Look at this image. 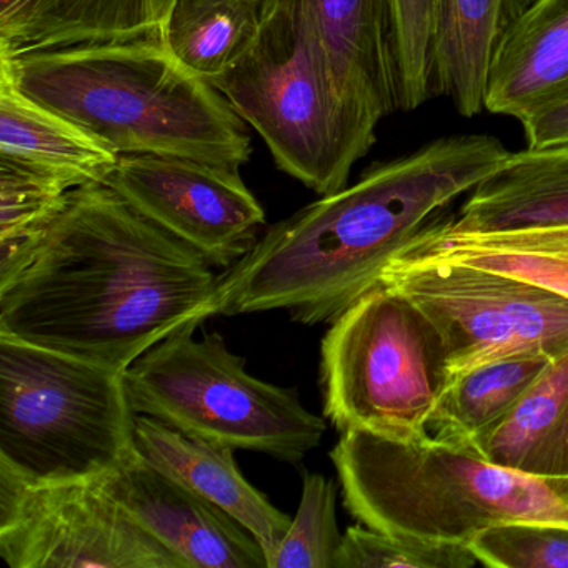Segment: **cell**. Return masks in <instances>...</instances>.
<instances>
[{"label":"cell","instance_id":"cell-30","mask_svg":"<svg viewBox=\"0 0 568 568\" xmlns=\"http://www.w3.org/2000/svg\"><path fill=\"white\" fill-rule=\"evenodd\" d=\"M38 2L39 0H0V48L14 41Z\"/></svg>","mask_w":568,"mask_h":568},{"label":"cell","instance_id":"cell-26","mask_svg":"<svg viewBox=\"0 0 568 568\" xmlns=\"http://www.w3.org/2000/svg\"><path fill=\"white\" fill-rule=\"evenodd\" d=\"M444 0H392L400 111L430 98L432 64Z\"/></svg>","mask_w":568,"mask_h":568},{"label":"cell","instance_id":"cell-24","mask_svg":"<svg viewBox=\"0 0 568 568\" xmlns=\"http://www.w3.org/2000/svg\"><path fill=\"white\" fill-rule=\"evenodd\" d=\"M71 191L58 179L0 161V287L31 261Z\"/></svg>","mask_w":568,"mask_h":568},{"label":"cell","instance_id":"cell-19","mask_svg":"<svg viewBox=\"0 0 568 568\" xmlns=\"http://www.w3.org/2000/svg\"><path fill=\"white\" fill-rule=\"evenodd\" d=\"M535 2L444 0L432 64V95L450 99L464 118L480 114L497 52Z\"/></svg>","mask_w":568,"mask_h":568},{"label":"cell","instance_id":"cell-14","mask_svg":"<svg viewBox=\"0 0 568 568\" xmlns=\"http://www.w3.org/2000/svg\"><path fill=\"white\" fill-rule=\"evenodd\" d=\"M135 448L152 467L244 525L264 547L268 567L292 518L245 480L235 464L234 448L192 437L148 415L135 418Z\"/></svg>","mask_w":568,"mask_h":568},{"label":"cell","instance_id":"cell-13","mask_svg":"<svg viewBox=\"0 0 568 568\" xmlns=\"http://www.w3.org/2000/svg\"><path fill=\"white\" fill-rule=\"evenodd\" d=\"M342 99L372 121L400 109L392 0H302Z\"/></svg>","mask_w":568,"mask_h":568},{"label":"cell","instance_id":"cell-6","mask_svg":"<svg viewBox=\"0 0 568 568\" xmlns=\"http://www.w3.org/2000/svg\"><path fill=\"white\" fill-rule=\"evenodd\" d=\"M124 372L0 335V468L34 484L95 480L135 454Z\"/></svg>","mask_w":568,"mask_h":568},{"label":"cell","instance_id":"cell-25","mask_svg":"<svg viewBox=\"0 0 568 568\" xmlns=\"http://www.w3.org/2000/svg\"><path fill=\"white\" fill-rule=\"evenodd\" d=\"M337 488L322 474H305L297 514L268 560V568H334L342 544Z\"/></svg>","mask_w":568,"mask_h":568},{"label":"cell","instance_id":"cell-20","mask_svg":"<svg viewBox=\"0 0 568 568\" xmlns=\"http://www.w3.org/2000/svg\"><path fill=\"white\" fill-rule=\"evenodd\" d=\"M470 454L531 477L568 478V348Z\"/></svg>","mask_w":568,"mask_h":568},{"label":"cell","instance_id":"cell-9","mask_svg":"<svg viewBox=\"0 0 568 568\" xmlns=\"http://www.w3.org/2000/svg\"><path fill=\"white\" fill-rule=\"evenodd\" d=\"M382 284L437 328L452 375L524 352L568 348V297L501 272L454 262L390 264Z\"/></svg>","mask_w":568,"mask_h":568},{"label":"cell","instance_id":"cell-11","mask_svg":"<svg viewBox=\"0 0 568 568\" xmlns=\"http://www.w3.org/2000/svg\"><path fill=\"white\" fill-rule=\"evenodd\" d=\"M104 185L169 234L232 267L257 244L265 211L241 171L191 159L119 155Z\"/></svg>","mask_w":568,"mask_h":568},{"label":"cell","instance_id":"cell-1","mask_svg":"<svg viewBox=\"0 0 568 568\" xmlns=\"http://www.w3.org/2000/svg\"><path fill=\"white\" fill-rule=\"evenodd\" d=\"M222 275L104 184L69 192L21 274L0 287V335L125 372L219 315Z\"/></svg>","mask_w":568,"mask_h":568},{"label":"cell","instance_id":"cell-16","mask_svg":"<svg viewBox=\"0 0 568 568\" xmlns=\"http://www.w3.org/2000/svg\"><path fill=\"white\" fill-rule=\"evenodd\" d=\"M118 158L91 132L24 94L0 68V161L78 189L104 184Z\"/></svg>","mask_w":568,"mask_h":568},{"label":"cell","instance_id":"cell-27","mask_svg":"<svg viewBox=\"0 0 568 568\" xmlns=\"http://www.w3.org/2000/svg\"><path fill=\"white\" fill-rule=\"evenodd\" d=\"M467 545L428 544L354 525L345 530L334 568H471Z\"/></svg>","mask_w":568,"mask_h":568},{"label":"cell","instance_id":"cell-10","mask_svg":"<svg viewBox=\"0 0 568 568\" xmlns=\"http://www.w3.org/2000/svg\"><path fill=\"white\" fill-rule=\"evenodd\" d=\"M102 478L34 484L0 468V558L11 568H185Z\"/></svg>","mask_w":568,"mask_h":568},{"label":"cell","instance_id":"cell-12","mask_svg":"<svg viewBox=\"0 0 568 568\" xmlns=\"http://www.w3.org/2000/svg\"><path fill=\"white\" fill-rule=\"evenodd\" d=\"M102 484L185 568H268L264 547L244 525L139 452Z\"/></svg>","mask_w":568,"mask_h":568},{"label":"cell","instance_id":"cell-7","mask_svg":"<svg viewBox=\"0 0 568 568\" xmlns=\"http://www.w3.org/2000/svg\"><path fill=\"white\" fill-rule=\"evenodd\" d=\"M197 327L169 335L124 372L135 414L234 450L301 464L321 445L324 418L302 405L295 388L248 374L222 335L195 338Z\"/></svg>","mask_w":568,"mask_h":568},{"label":"cell","instance_id":"cell-22","mask_svg":"<svg viewBox=\"0 0 568 568\" xmlns=\"http://www.w3.org/2000/svg\"><path fill=\"white\" fill-rule=\"evenodd\" d=\"M551 358L524 352L452 375L432 415V437L470 452L504 422Z\"/></svg>","mask_w":568,"mask_h":568},{"label":"cell","instance_id":"cell-29","mask_svg":"<svg viewBox=\"0 0 568 568\" xmlns=\"http://www.w3.org/2000/svg\"><path fill=\"white\" fill-rule=\"evenodd\" d=\"M521 128L527 139V148L568 144V102L531 115L521 122Z\"/></svg>","mask_w":568,"mask_h":568},{"label":"cell","instance_id":"cell-5","mask_svg":"<svg viewBox=\"0 0 568 568\" xmlns=\"http://www.w3.org/2000/svg\"><path fill=\"white\" fill-rule=\"evenodd\" d=\"M211 84L275 165L322 197L347 187L375 144L378 122L342 99L302 0H268L254 44Z\"/></svg>","mask_w":568,"mask_h":568},{"label":"cell","instance_id":"cell-4","mask_svg":"<svg viewBox=\"0 0 568 568\" xmlns=\"http://www.w3.org/2000/svg\"><path fill=\"white\" fill-rule=\"evenodd\" d=\"M331 460L352 517L382 534L467 545L508 521L568 524V478H538L422 438L344 432Z\"/></svg>","mask_w":568,"mask_h":568},{"label":"cell","instance_id":"cell-8","mask_svg":"<svg viewBox=\"0 0 568 568\" xmlns=\"http://www.w3.org/2000/svg\"><path fill=\"white\" fill-rule=\"evenodd\" d=\"M321 378L325 417L341 434L417 442L430 435L450 371L434 324L381 282L332 322Z\"/></svg>","mask_w":568,"mask_h":568},{"label":"cell","instance_id":"cell-21","mask_svg":"<svg viewBox=\"0 0 568 568\" xmlns=\"http://www.w3.org/2000/svg\"><path fill=\"white\" fill-rule=\"evenodd\" d=\"M175 0H39L0 58L109 42L165 41Z\"/></svg>","mask_w":568,"mask_h":568},{"label":"cell","instance_id":"cell-15","mask_svg":"<svg viewBox=\"0 0 568 568\" xmlns=\"http://www.w3.org/2000/svg\"><path fill=\"white\" fill-rule=\"evenodd\" d=\"M568 102V0H537L508 32L485 109L518 122Z\"/></svg>","mask_w":568,"mask_h":568},{"label":"cell","instance_id":"cell-3","mask_svg":"<svg viewBox=\"0 0 568 568\" xmlns=\"http://www.w3.org/2000/svg\"><path fill=\"white\" fill-rule=\"evenodd\" d=\"M18 88L118 155L191 159L241 171L247 122L165 41L109 42L0 58Z\"/></svg>","mask_w":568,"mask_h":568},{"label":"cell","instance_id":"cell-2","mask_svg":"<svg viewBox=\"0 0 568 568\" xmlns=\"http://www.w3.org/2000/svg\"><path fill=\"white\" fill-rule=\"evenodd\" d=\"M508 155L491 135H452L372 165L351 187L265 229L222 275L219 315L285 311L298 324H332Z\"/></svg>","mask_w":568,"mask_h":568},{"label":"cell","instance_id":"cell-17","mask_svg":"<svg viewBox=\"0 0 568 568\" xmlns=\"http://www.w3.org/2000/svg\"><path fill=\"white\" fill-rule=\"evenodd\" d=\"M568 224V144L515 152L448 215L454 232H497Z\"/></svg>","mask_w":568,"mask_h":568},{"label":"cell","instance_id":"cell-28","mask_svg":"<svg viewBox=\"0 0 568 568\" xmlns=\"http://www.w3.org/2000/svg\"><path fill=\"white\" fill-rule=\"evenodd\" d=\"M490 568H568V524L508 521L475 535L468 544Z\"/></svg>","mask_w":568,"mask_h":568},{"label":"cell","instance_id":"cell-23","mask_svg":"<svg viewBox=\"0 0 568 568\" xmlns=\"http://www.w3.org/2000/svg\"><path fill=\"white\" fill-rule=\"evenodd\" d=\"M268 0H175L165 42L205 81L227 71L261 32Z\"/></svg>","mask_w":568,"mask_h":568},{"label":"cell","instance_id":"cell-18","mask_svg":"<svg viewBox=\"0 0 568 568\" xmlns=\"http://www.w3.org/2000/svg\"><path fill=\"white\" fill-rule=\"evenodd\" d=\"M447 212L392 264L454 262L501 272L568 297V224L497 232H454Z\"/></svg>","mask_w":568,"mask_h":568}]
</instances>
